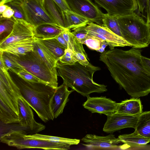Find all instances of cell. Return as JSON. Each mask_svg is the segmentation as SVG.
<instances>
[{"label":"cell","mask_w":150,"mask_h":150,"mask_svg":"<svg viewBox=\"0 0 150 150\" xmlns=\"http://www.w3.org/2000/svg\"><path fill=\"white\" fill-rule=\"evenodd\" d=\"M142 52L133 47L128 50L114 48L105 51L99 57L115 81L132 97L150 93V76L140 63Z\"/></svg>","instance_id":"obj_1"},{"label":"cell","mask_w":150,"mask_h":150,"mask_svg":"<svg viewBox=\"0 0 150 150\" xmlns=\"http://www.w3.org/2000/svg\"><path fill=\"white\" fill-rule=\"evenodd\" d=\"M58 76L62 79L63 83L84 96L93 93H101L107 91V86L98 84L93 79L94 73L100 69V67L89 63L83 66L78 62L69 64L59 61L56 64Z\"/></svg>","instance_id":"obj_2"},{"label":"cell","mask_w":150,"mask_h":150,"mask_svg":"<svg viewBox=\"0 0 150 150\" xmlns=\"http://www.w3.org/2000/svg\"><path fill=\"white\" fill-rule=\"evenodd\" d=\"M13 82L19 88L21 97L35 112L39 117L46 122L54 119L50 103L56 89L45 83L25 80L8 70Z\"/></svg>","instance_id":"obj_3"},{"label":"cell","mask_w":150,"mask_h":150,"mask_svg":"<svg viewBox=\"0 0 150 150\" xmlns=\"http://www.w3.org/2000/svg\"><path fill=\"white\" fill-rule=\"evenodd\" d=\"M117 20L123 38L135 48L141 49L150 44V25L135 12L118 16Z\"/></svg>","instance_id":"obj_4"},{"label":"cell","mask_w":150,"mask_h":150,"mask_svg":"<svg viewBox=\"0 0 150 150\" xmlns=\"http://www.w3.org/2000/svg\"><path fill=\"white\" fill-rule=\"evenodd\" d=\"M9 53L26 70L53 88L58 87L57 69L51 70L36 51L18 56Z\"/></svg>","instance_id":"obj_5"},{"label":"cell","mask_w":150,"mask_h":150,"mask_svg":"<svg viewBox=\"0 0 150 150\" xmlns=\"http://www.w3.org/2000/svg\"><path fill=\"white\" fill-rule=\"evenodd\" d=\"M0 140L1 142L19 149L37 148L46 150H66L70 149L71 146L43 140L25 139L19 131L11 129H2Z\"/></svg>","instance_id":"obj_6"},{"label":"cell","mask_w":150,"mask_h":150,"mask_svg":"<svg viewBox=\"0 0 150 150\" xmlns=\"http://www.w3.org/2000/svg\"><path fill=\"white\" fill-rule=\"evenodd\" d=\"M18 105L20 121L18 124L12 125L13 130H22L29 135L37 133L45 129L44 125L35 121L31 107L22 97L18 99Z\"/></svg>","instance_id":"obj_7"},{"label":"cell","mask_w":150,"mask_h":150,"mask_svg":"<svg viewBox=\"0 0 150 150\" xmlns=\"http://www.w3.org/2000/svg\"><path fill=\"white\" fill-rule=\"evenodd\" d=\"M21 96L19 88L12 79L8 71L0 69V99L18 116V101Z\"/></svg>","instance_id":"obj_8"},{"label":"cell","mask_w":150,"mask_h":150,"mask_svg":"<svg viewBox=\"0 0 150 150\" xmlns=\"http://www.w3.org/2000/svg\"><path fill=\"white\" fill-rule=\"evenodd\" d=\"M21 3L27 21L34 27L44 23L58 25L45 11L42 0H21Z\"/></svg>","instance_id":"obj_9"},{"label":"cell","mask_w":150,"mask_h":150,"mask_svg":"<svg viewBox=\"0 0 150 150\" xmlns=\"http://www.w3.org/2000/svg\"><path fill=\"white\" fill-rule=\"evenodd\" d=\"M71 10L101 26L105 14L90 0H66Z\"/></svg>","instance_id":"obj_10"},{"label":"cell","mask_w":150,"mask_h":150,"mask_svg":"<svg viewBox=\"0 0 150 150\" xmlns=\"http://www.w3.org/2000/svg\"><path fill=\"white\" fill-rule=\"evenodd\" d=\"M34 28L33 26L24 20H16L11 33L0 42V50L25 40L34 38Z\"/></svg>","instance_id":"obj_11"},{"label":"cell","mask_w":150,"mask_h":150,"mask_svg":"<svg viewBox=\"0 0 150 150\" xmlns=\"http://www.w3.org/2000/svg\"><path fill=\"white\" fill-rule=\"evenodd\" d=\"M88 34L100 38L106 41L110 49L115 47H131L130 45L122 37L113 33L107 28L93 22L85 26Z\"/></svg>","instance_id":"obj_12"},{"label":"cell","mask_w":150,"mask_h":150,"mask_svg":"<svg viewBox=\"0 0 150 150\" xmlns=\"http://www.w3.org/2000/svg\"><path fill=\"white\" fill-rule=\"evenodd\" d=\"M108 14L121 16L131 14L138 9L136 0H94Z\"/></svg>","instance_id":"obj_13"},{"label":"cell","mask_w":150,"mask_h":150,"mask_svg":"<svg viewBox=\"0 0 150 150\" xmlns=\"http://www.w3.org/2000/svg\"><path fill=\"white\" fill-rule=\"evenodd\" d=\"M103 131L112 133L126 128L135 129L139 115L134 116L117 112L108 115Z\"/></svg>","instance_id":"obj_14"},{"label":"cell","mask_w":150,"mask_h":150,"mask_svg":"<svg viewBox=\"0 0 150 150\" xmlns=\"http://www.w3.org/2000/svg\"><path fill=\"white\" fill-rule=\"evenodd\" d=\"M83 104L84 108L92 113L103 114L107 115L116 112L118 103L106 97H91Z\"/></svg>","instance_id":"obj_15"},{"label":"cell","mask_w":150,"mask_h":150,"mask_svg":"<svg viewBox=\"0 0 150 150\" xmlns=\"http://www.w3.org/2000/svg\"><path fill=\"white\" fill-rule=\"evenodd\" d=\"M81 140L84 143L83 145L93 149H115L118 147V144L121 143L111 134L105 136L87 134Z\"/></svg>","instance_id":"obj_16"},{"label":"cell","mask_w":150,"mask_h":150,"mask_svg":"<svg viewBox=\"0 0 150 150\" xmlns=\"http://www.w3.org/2000/svg\"><path fill=\"white\" fill-rule=\"evenodd\" d=\"M68 88L63 82L62 85L56 89L50 105L54 118H56L62 113L66 104L69 101V95L74 91L73 89L69 90Z\"/></svg>","instance_id":"obj_17"},{"label":"cell","mask_w":150,"mask_h":150,"mask_svg":"<svg viewBox=\"0 0 150 150\" xmlns=\"http://www.w3.org/2000/svg\"><path fill=\"white\" fill-rule=\"evenodd\" d=\"M42 6L49 16L59 26L66 28L64 12L53 0H42Z\"/></svg>","instance_id":"obj_18"},{"label":"cell","mask_w":150,"mask_h":150,"mask_svg":"<svg viewBox=\"0 0 150 150\" xmlns=\"http://www.w3.org/2000/svg\"><path fill=\"white\" fill-rule=\"evenodd\" d=\"M142 109L140 99L132 97L118 103L116 112L131 115H139L143 112Z\"/></svg>","instance_id":"obj_19"},{"label":"cell","mask_w":150,"mask_h":150,"mask_svg":"<svg viewBox=\"0 0 150 150\" xmlns=\"http://www.w3.org/2000/svg\"><path fill=\"white\" fill-rule=\"evenodd\" d=\"M65 29L54 24H43L34 27V37L40 39L52 38L55 37Z\"/></svg>","instance_id":"obj_20"},{"label":"cell","mask_w":150,"mask_h":150,"mask_svg":"<svg viewBox=\"0 0 150 150\" xmlns=\"http://www.w3.org/2000/svg\"><path fill=\"white\" fill-rule=\"evenodd\" d=\"M34 37L25 40L0 50L17 56L24 55L34 50Z\"/></svg>","instance_id":"obj_21"},{"label":"cell","mask_w":150,"mask_h":150,"mask_svg":"<svg viewBox=\"0 0 150 150\" xmlns=\"http://www.w3.org/2000/svg\"><path fill=\"white\" fill-rule=\"evenodd\" d=\"M66 22V28L72 30L87 25L91 23L87 18L71 10L64 12Z\"/></svg>","instance_id":"obj_22"},{"label":"cell","mask_w":150,"mask_h":150,"mask_svg":"<svg viewBox=\"0 0 150 150\" xmlns=\"http://www.w3.org/2000/svg\"><path fill=\"white\" fill-rule=\"evenodd\" d=\"M34 50L36 51L51 70L57 69L58 61L48 49L34 37Z\"/></svg>","instance_id":"obj_23"},{"label":"cell","mask_w":150,"mask_h":150,"mask_svg":"<svg viewBox=\"0 0 150 150\" xmlns=\"http://www.w3.org/2000/svg\"><path fill=\"white\" fill-rule=\"evenodd\" d=\"M117 138L121 143L126 145L127 148L143 146L150 142V139L135 131L131 134L120 135Z\"/></svg>","instance_id":"obj_24"},{"label":"cell","mask_w":150,"mask_h":150,"mask_svg":"<svg viewBox=\"0 0 150 150\" xmlns=\"http://www.w3.org/2000/svg\"><path fill=\"white\" fill-rule=\"evenodd\" d=\"M23 138L25 139H35L46 140L59 143L64 144L70 146L78 144L79 139H72L61 137L42 135L36 133L33 134L26 135L22 131L18 130Z\"/></svg>","instance_id":"obj_25"},{"label":"cell","mask_w":150,"mask_h":150,"mask_svg":"<svg viewBox=\"0 0 150 150\" xmlns=\"http://www.w3.org/2000/svg\"><path fill=\"white\" fill-rule=\"evenodd\" d=\"M134 129L141 135L150 140V111L143 112L139 115Z\"/></svg>","instance_id":"obj_26"},{"label":"cell","mask_w":150,"mask_h":150,"mask_svg":"<svg viewBox=\"0 0 150 150\" xmlns=\"http://www.w3.org/2000/svg\"><path fill=\"white\" fill-rule=\"evenodd\" d=\"M0 120L5 124L17 123L20 121L19 116L0 99Z\"/></svg>","instance_id":"obj_27"},{"label":"cell","mask_w":150,"mask_h":150,"mask_svg":"<svg viewBox=\"0 0 150 150\" xmlns=\"http://www.w3.org/2000/svg\"><path fill=\"white\" fill-rule=\"evenodd\" d=\"M36 38L48 49L57 61L64 53L66 49L54 37L47 39Z\"/></svg>","instance_id":"obj_28"},{"label":"cell","mask_w":150,"mask_h":150,"mask_svg":"<svg viewBox=\"0 0 150 150\" xmlns=\"http://www.w3.org/2000/svg\"><path fill=\"white\" fill-rule=\"evenodd\" d=\"M16 21L13 17L6 18L0 16V42L8 37L11 33Z\"/></svg>","instance_id":"obj_29"},{"label":"cell","mask_w":150,"mask_h":150,"mask_svg":"<svg viewBox=\"0 0 150 150\" xmlns=\"http://www.w3.org/2000/svg\"><path fill=\"white\" fill-rule=\"evenodd\" d=\"M117 17V16L105 14L102 26L107 28L114 33L122 37Z\"/></svg>","instance_id":"obj_30"},{"label":"cell","mask_w":150,"mask_h":150,"mask_svg":"<svg viewBox=\"0 0 150 150\" xmlns=\"http://www.w3.org/2000/svg\"><path fill=\"white\" fill-rule=\"evenodd\" d=\"M0 55L8 70L18 74L20 71L23 69L21 65L11 57L8 53L0 51Z\"/></svg>","instance_id":"obj_31"},{"label":"cell","mask_w":150,"mask_h":150,"mask_svg":"<svg viewBox=\"0 0 150 150\" xmlns=\"http://www.w3.org/2000/svg\"><path fill=\"white\" fill-rule=\"evenodd\" d=\"M6 4L10 7L14 11V14L12 17L16 20L22 19L27 21L25 14L21 5V0H16Z\"/></svg>","instance_id":"obj_32"},{"label":"cell","mask_w":150,"mask_h":150,"mask_svg":"<svg viewBox=\"0 0 150 150\" xmlns=\"http://www.w3.org/2000/svg\"><path fill=\"white\" fill-rule=\"evenodd\" d=\"M104 41L100 38L88 34L83 44L86 45L89 49L96 51L100 48Z\"/></svg>","instance_id":"obj_33"},{"label":"cell","mask_w":150,"mask_h":150,"mask_svg":"<svg viewBox=\"0 0 150 150\" xmlns=\"http://www.w3.org/2000/svg\"><path fill=\"white\" fill-rule=\"evenodd\" d=\"M58 61L62 63L69 64H74L77 62L74 59L73 52L68 47L65 49L64 53Z\"/></svg>","instance_id":"obj_34"},{"label":"cell","mask_w":150,"mask_h":150,"mask_svg":"<svg viewBox=\"0 0 150 150\" xmlns=\"http://www.w3.org/2000/svg\"><path fill=\"white\" fill-rule=\"evenodd\" d=\"M73 30L71 32L73 35L80 43L83 44L88 35V31L85 28V26L78 28Z\"/></svg>","instance_id":"obj_35"},{"label":"cell","mask_w":150,"mask_h":150,"mask_svg":"<svg viewBox=\"0 0 150 150\" xmlns=\"http://www.w3.org/2000/svg\"><path fill=\"white\" fill-rule=\"evenodd\" d=\"M18 74L24 79L30 81L46 83L24 69L20 71Z\"/></svg>","instance_id":"obj_36"},{"label":"cell","mask_w":150,"mask_h":150,"mask_svg":"<svg viewBox=\"0 0 150 150\" xmlns=\"http://www.w3.org/2000/svg\"><path fill=\"white\" fill-rule=\"evenodd\" d=\"M140 63L145 72L150 76V58L142 55Z\"/></svg>","instance_id":"obj_37"},{"label":"cell","mask_w":150,"mask_h":150,"mask_svg":"<svg viewBox=\"0 0 150 150\" xmlns=\"http://www.w3.org/2000/svg\"><path fill=\"white\" fill-rule=\"evenodd\" d=\"M74 58L76 61L83 66H86L90 63L86 56L83 54L76 52L74 53Z\"/></svg>","instance_id":"obj_38"},{"label":"cell","mask_w":150,"mask_h":150,"mask_svg":"<svg viewBox=\"0 0 150 150\" xmlns=\"http://www.w3.org/2000/svg\"><path fill=\"white\" fill-rule=\"evenodd\" d=\"M54 1L61 10L64 12L67 10H71V9L66 0H53Z\"/></svg>","instance_id":"obj_39"},{"label":"cell","mask_w":150,"mask_h":150,"mask_svg":"<svg viewBox=\"0 0 150 150\" xmlns=\"http://www.w3.org/2000/svg\"><path fill=\"white\" fill-rule=\"evenodd\" d=\"M14 14L13 10L8 6L1 14H0V16L4 18H11L13 16Z\"/></svg>","instance_id":"obj_40"},{"label":"cell","mask_w":150,"mask_h":150,"mask_svg":"<svg viewBox=\"0 0 150 150\" xmlns=\"http://www.w3.org/2000/svg\"><path fill=\"white\" fill-rule=\"evenodd\" d=\"M144 9L146 14V22L150 25V0H146Z\"/></svg>","instance_id":"obj_41"},{"label":"cell","mask_w":150,"mask_h":150,"mask_svg":"<svg viewBox=\"0 0 150 150\" xmlns=\"http://www.w3.org/2000/svg\"><path fill=\"white\" fill-rule=\"evenodd\" d=\"M57 40L61 45L63 46L66 49L68 47L67 44L63 38L62 33H61L54 37Z\"/></svg>","instance_id":"obj_42"},{"label":"cell","mask_w":150,"mask_h":150,"mask_svg":"<svg viewBox=\"0 0 150 150\" xmlns=\"http://www.w3.org/2000/svg\"><path fill=\"white\" fill-rule=\"evenodd\" d=\"M139 12L143 13L145 6L146 0H136Z\"/></svg>","instance_id":"obj_43"},{"label":"cell","mask_w":150,"mask_h":150,"mask_svg":"<svg viewBox=\"0 0 150 150\" xmlns=\"http://www.w3.org/2000/svg\"><path fill=\"white\" fill-rule=\"evenodd\" d=\"M0 69L3 71H7L8 69L1 55H0Z\"/></svg>","instance_id":"obj_44"},{"label":"cell","mask_w":150,"mask_h":150,"mask_svg":"<svg viewBox=\"0 0 150 150\" xmlns=\"http://www.w3.org/2000/svg\"><path fill=\"white\" fill-rule=\"evenodd\" d=\"M108 46V45L107 42L106 41H104L103 43L100 48L96 51L101 53L105 51V49Z\"/></svg>","instance_id":"obj_45"},{"label":"cell","mask_w":150,"mask_h":150,"mask_svg":"<svg viewBox=\"0 0 150 150\" xmlns=\"http://www.w3.org/2000/svg\"><path fill=\"white\" fill-rule=\"evenodd\" d=\"M8 7L6 4H0V14H1Z\"/></svg>","instance_id":"obj_46"},{"label":"cell","mask_w":150,"mask_h":150,"mask_svg":"<svg viewBox=\"0 0 150 150\" xmlns=\"http://www.w3.org/2000/svg\"><path fill=\"white\" fill-rule=\"evenodd\" d=\"M15 0H3L1 1H0V4H6Z\"/></svg>","instance_id":"obj_47"},{"label":"cell","mask_w":150,"mask_h":150,"mask_svg":"<svg viewBox=\"0 0 150 150\" xmlns=\"http://www.w3.org/2000/svg\"><path fill=\"white\" fill-rule=\"evenodd\" d=\"M3 0H0V1H2Z\"/></svg>","instance_id":"obj_48"}]
</instances>
